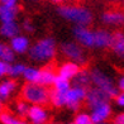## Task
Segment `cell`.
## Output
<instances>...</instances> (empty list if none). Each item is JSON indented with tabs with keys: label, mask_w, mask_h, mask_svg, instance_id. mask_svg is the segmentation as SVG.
Masks as SVG:
<instances>
[{
	"label": "cell",
	"mask_w": 124,
	"mask_h": 124,
	"mask_svg": "<svg viewBox=\"0 0 124 124\" xmlns=\"http://www.w3.org/2000/svg\"><path fill=\"white\" fill-rule=\"evenodd\" d=\"M101 22L106 27H122L124 25V10L123 9H108L101 14Z\"/></svg>",
	"instance_id": "ba28073f"
},
{
	"label": "cell",
	"mask_w": 124,
	"mask_h": 124,
	"mask_svg": "<svg viewBox=\"0 0 124 124\" xmlns=\"http://www.w3.org/2000/svg\"><path fill=\"white\" fill-rule=\"evenodd\" d=\"M51 3H53V4H57V5H63L67 0H49Z\"/></svg>",
	"instance_id": "e575fe53"
},
{
	"label": "cell",
	"mask_w": 124,
	"mask_h": 124,
	"mask_svg": "<svg viewBox=\"0 0 124 124\" xmlns=\"http://www.w3.org/2000/svg\"><path fill=\"white\" fill-rule=\"evenodd\" d=\"M16 14H18V8H9L0 5V22L1 23L15 22Z\"/></svg>",
	"instance_id": "d6986e66"
},
{
	"label": "cell",
	"mask_w": 124,
	"mask_h": 124,
	"mask_svg": "<svg viewBox=\"0 0 124 124\" xmlns=\"http://www.w3.org/2000/svg\"><path fill=\"white\" fill-rule=\"evenodd\" d=\"M113 42V33L108 29H96L94 31V48L106 49L110 48Z\"/></svg>",
	"instance_id": "8fae6325"
},
{
	"label": "cell",
	"mask_w": 124,
	"mask_h": 124,
	"mask_svg": "<svg viewBox=\"0 0 124 124\" xmlns=\"http://www.w3.org/2000/svg\"><path fill=\"white\" fill-rule=\"evenodd\" d=\"M75 124H95L91 119V115L87 114L85 111L77 113V115L75 116Z\"/></svg>",
	"instance_id": "83f0119b"
},
{
	"label": "cell",
	"mask_w": 124,
	"mask_h": 124,
	"mask_svg": "<svg viewBox=\"0 0 124 124\" xmlns=\"http://www.w3.org/2000/svg\"><path fill=\"white\" fill-rule=\"evenodd\" d=\"M113 124H124V111L116 114L113 118Z\"/></svg>",
	"instance_id": "d6a6232c"
},
{
	"label": "cell",
	"mask_w": 124,
	"mask_h": 124,
	"mask_svg": "<svg viewBox=\"0 0 124 124\" xmlns=\"http://www.w3.org/2000/svg\"><path fill=\"white\" fill-rule=\"evenodd\" d=\"M87 90L86 87L80 86H72L69 91L65 93V106H67L70 110H77L84 100H86Z\"/></svg>",
	"instance_id": "8992f818"
},
{
	"label": "cell",
	"mask_w": 124,
	"mask_h": 124,
	"mask_svg": "<svg viewBox=\"0 0 124 124\" xmlns=\"http://www.w3.org/2000/svg\"><path fill=\"white\" fill-rule=\"evenodd\" d=\"M16 90V82L13 78L9 80H4L0 82V98L1 100H8L12 95L14 94V91Z\"/></svg>",
	"instance_id": "e0dca14e"
},
{
	"label": "cell",
	"mask_w": 124,
	"mask_h": 124,
	"mask_svg": "<svg viewBox=\"0 0 124 124\" xmlns=\"http://www.w3.org/2000/svg\"><path fill=\"white\" fill-rule=\"evenodd\" d=\"M22 28H23L27 33H32L33 31H34V27H33V24H32L31 20H24L23 24H22Z\"/></svg>",
	"instance_id": "1f68e13d"
},
{
	"label": "cell",
	"mask_w": 124,
	"mask_h": 124,
	"mask_svg": "<svg viewBox=\"0 0 124 124\" xmlns=\"http://www.w3.org/2000/svg\"><path fill=\"white\" fill-rule=\"evenodd\" d=\"M0 58H1L4 62H7V63L10 65L15 60V52L12 49L10 46H4V49H3V53H1V57Z\"/></svg>",
	"instance_id": "4316f807"
},
{
	"label": "cell",
	"mask_w": 124,
	"mask_h": 124,
	"mask_svg": "<svg viewBox=\"0 0 124 124\" xmlns=\"http://www.w3.org/2000/svg\"><path fill=\"white\" fill-rule=\"evenodd\" d=\"M57 52V46L53 38H42L37 41L28 51L29 58L37 63H48L51 62Z\"/></svg>",
	"instance_id": "7a4b0ae2"
},
{
	"label": "cell",
	"mask_w": 124,
	"mask_h": 124,
	"mask_svg": "<svg viewBox=\"0 0 124 124\" xmlns=\"http://www.w3.org/2000/svg\"><path fill=\"white\" fill-rule=\"evenodd\" d=\"M29 109H31V105L28 101H25L24 99H20L15 103L14 105V110H15V114L23 118V116H27L28 113H29Z\"/></svg>",
	"instance_id": "cb8c5ba5"
},
{
	"label": "cell",
	"mask_w": 124,
	"mask_h": 124,
	"mask_svg": "<svg viewBox=\"0 0 124 124\" xmlns=\"http://www.w3.org/2000/svg\"><path fill=\"white\" fill-rule=\"evenodd\" d=\"M90 115L94 123H103V122H108L111 116V105L109 103L98 105L95 108L90 109Z\"/></svg>",
	"instance_id": "7c38bea8"
},
{
	"label": "cell",
	"mask_w": 124,
	"mask_h": 124,
	"mask_svg": "<svg viewBox=\"0 0 124 124\" xmlns=\"http://www.w3.org/2000/svg\"><path fill=\"white\" fill-rule=\"evenodd\" d=\"M80 71H81V69H80V65L78 63H76L74 61H67L58 67L57 75L63 78H67V80H74Z\"/></svg>",
	"instance_id": "5bb4252c"
},
{
	"label": "cell",
	"mask_w": 124,
	"mask_h": 124,
	"mask_svg": "<svg viewBox=\"0 0 124 124\" xmlns=\"http://www.w3.org/2000/svg\"><path fill=\"white\" fill-rule=\"evenodd\" d=\"M56 78H57V74H56V71L52 69V67H43L41 70V75H39V80H38V84H41L43 86H53V84L56 81Z\"/></svg>",
	"instance_id": "2e32d148"
},
{
	"label": "cell",
	"mask_w": 124,
	"mask_h": 124,
	"mask_svg": "<svg viewBox=\"0 0 124 124\" xmlns=\"http://www.w3.org/2000/svg\"><path fill=\"white\" fill-rule=\"evenodd\" d=\"M31 1H38V0H31Z\"/></svg>",
	"instance_id": "b9f144b4"
},
{
	"label": "cell",
	"mask_w": 124,
	"mask_h": 124,
	"mask_svg": "<svg viewBox=\"0 0 124 124\" xmlns=\"http://www.w3.org/2000/svg\"><path fill=\"white\" fill-rule=\"evenodd\" d=\"M3 109H4V105H3V100H1V98H0V114H1V113L4 111Z\"/></svg>",
	"instance_id": "8d00e7d4"
},
{
	"label": "cell",
	"mask_w": 124,
	"mask_h": 124,
	"mask_svg": "<svg viewBox=\"0 0 124 124\" xmlns=\"http://www.w3.org/2000/svg\"><path fill=\"white\" fill-rule=\"evenodd\" d=\"M27 118L29 124H47L49 114L43 105H32Z\"/></svg>",
	"instance_id": "30bf717a"
},
{
	"label": "cell",
	"mask_w": 124,
	"mask_h": 124,
	"mask_svg": "<svg viewBox=\"0 0 124 124\" xmlns=\"http://www.w3.org/2000/svg\"><path fill=\"white\" fill-rule=\"evenodd\" d=\"M72 81H74V86L87 87L90 84H91V75H90V71L81 70Z\"/></svg>",
	"instance_id": "ffe728a7"
},
{
	"label": "cell",
	"mask_w": 124,
	"mask_h": 124,
	"mask_svg": "<svg viewBox=\"0 0 124 124\" xmlns=\"http://www.w3.org/2000/svg\"><path fill=\"white\" fill-rule=\"evenodd\" d=\"M116 85H118V89H119V91H124V74H123L119 78H118Z\"/></svg>",
	"instance_id": "836d02e7"
},
{
	"label": "cell",
	"mask_w": 124,
	"mask_h": 124,
	"mask_svg": "<svg viewBox=\"0 0 124 124\" xmlns=\"http://www.w3.org/2000/svg\"><path fill=\"white\" fill-rule=\"evenodd\" d=\"M10 47L14 51L15 53H19V54H23L25 52H28L31 48V42L25 36H22V34H18L16 37L10 39Z\"/></svg>",
	"instance_id": "9a60e30c"
},
{
	"label": "cell",
	"mask_w": 124,
	"mask_h": 124,
	"mask_svg": "<svg viewBox=\"0 0 124 124\" xmlns=\"http://www.w3.org/2000/svg\"><path fill=\"white\" fill-rule=\"evenodd\" d=\"M71 89V84H70V80H67V78H63L57 75V78H56V81L53 84V90L57 93H62L65 94L67 93L69 90Z\"/></svg>",
	"instance_id": "603a6c76"
},
{
	"label": "cell",
	"mask_w": 124,
	"mask_h": 124,
	"mask_svg": "<svg viewBox=\"0 0 124 124\" xmlns=\"http://www.w3.org/2000/svg\"><path fill=\"white\" fill-rule=\"evenodd\" d=\"M39 75H41V70L39 69H36V67H27L23 77L28 84H38Z\"/></svg>",
	"instance_id": "7402d4cb"
},
{
	"label": "cell",
	"mask_w": 124,
	"mask_h": 124,
	"mask_svg": "<svg viewBox=\"0 0 124 124\" xmlns=\"http://www.w3.org/2000/svg\"><path fill=\"white\" fill-rule=\"evenodd\" d=\"M9 70H10V65L0 58V78L9 75Z\"/></svg>",
	"instance_id": "f1b7e54d"
},
{
	"label": "cell",
	"mask_w": 124,
	"mask_h": 124,
	"mask_svg": "<svg viewBox=\"0 0 124 124\" xmlns=\"http://www.w3.org/2000/svg\"><path fill=\"white\" fill-rule=\"evenodd\" d=\"M95 124H109L108 122H103V123H95Z\"/></svg>",
	"instance_id": "f35d334b"
},
{
	"label": "cell",
	"mask_w": 124,
	"mask_h": 124,
	"mask_svg": "<svg viewBox=\"0 0 124 124\" xmlns=\"http://www.w3.org/2000/svg\"><path fill=\"white\" fill-rule=\"evenodd\" d=\"M90 75H91V84L93 85L95 87L103 90L111 99L115 98L119 94V89H118V85L115 84L114 78L111 76H109V74H106L103 69L95 67V69H93L90 71Z\"/></svg>",
	"instance_id": "277c9868"
},
{
	"label": "cell",
	"mask_w": 124,
	"mask_h": 124,
	"mask_svg": "<svg viewBox=\"0 0 124 124\" xmlns=\"http://www.w3.org/2000/svg\"><path fill=\"white\" fill-rule=\"evenodd\" d=\"M74 37L78 44H81L84 48H94V31L89 27H78L74 28Z\"/></svg>",
	"instance_id": "52a82bcc"
},
{
	"label": "cell",
	"mask_w": 124,
	"mask_h": 124,
	"mask_svg": "<svg viewBox=\"0 0 124 124\" xmlns=\"http://www.w3.org/2000/svg\"><path fill=\"white\" fill-rule=\"evenodd\" d=\"M51 104L56 108H62L65 106V94L62 93H57V91H53L51 93Z\"/></svg>",
	"instance_id": "484cf974"
},
{
	"label": "cell",
	"mask_w": 124,
	"mask_h": 124,
	"mask_svg": "<svg viewBox=\"0 0 124 124\" xmlns=\"http://www.w3.org/2000/svg\"><path fill=\"white\" fill-rule=\"evenodd\" d=\"M115 105L120 109H124V91H119V94L114 98Z\"/></svg>",
	"instance_id": "f546056e"
},
{
	"label": "cell",
	"mask_w": 124,
	"mask_h": 124,
	"mask_svg": "<svg viewBox=\"0 0 124 124\" xmlns=\"http://www.w3.org/2000/svg\"><path fill=\"white\" fill-rule=\"evenodd\" d=\"M109 3H111V4H122L124 0H108Z\"/></svg>",
	"instance_id": "d590c367"
},
{
	"label": "cell",
	"mask_w": 124,
	"mask_h": 124,
	"mask_svg": "<svg viewBox=\"0 0 124 124\" xmlns=\"http://www.w3.org/2000/svg\"><path fill=\"white\" fill-rule=\"evenodd\" d=\"M61 52L66 58H69L70 61H74L76 63L81 65L85 63L86 61V54H85V49L81 44H78L76 41H66L61 44Z\"/></svg>",
	"instance_id": "5b68a950"
},
{
	"label": "cell",
	"mask_w": 124,
	"mask_h": 124,
	"mask_svg": "<svg viewBox=\"0 0 124 124\" xmlns=\"http://www.w3.org/2000/svg\"><path fill=\"white\" fill-rule=\"evenodd\" d=\"M27 69V66L24 63H14V65H10V70H9V76L12 78L15 77H19V76H23L24 75V71Z\"/></svg>",
	"instance_id": "d4e9b609"
},
{
	"label": "cell",
	"mask_w": 124,
	"mask_h": 124,
	"mask_svg": "<svg viewBox=\"0 0 124 124\" xmlns=\"http://www.w3.org/2000/svg\"><path fill=\"white\" fill-rule=\"evenodd\" d=\"M57 13L61 18L70 23L78 25V27H89L93 23L94 15L91 10L84 5L78 4H63L60 5L57 9Z\"/></svg>",
	"instance_id": "6da1fadb"
},
{
	"label": "cell",
	"mask_w": 124,
	"mask_h": 124,
	"mask_svg": "<svg viewBox=\"0 0 124 124\" xmlns=\"http://www.w3.org/2000/svg\"><path fill=\"white\" fill-rule=\"evenodd\" d=\"M70 124H75V123H70Z\"/></svg>",
	"instance_id": "7bdbcfd3"
},
{
	"label": "cell",
	"mask_w": 124,
	"mask_h": 124,
	"mask_svg": "<svg viewBox=\"0 0 124 124\" xmlns=\"http://www.w3.org/2000/svg\"><path fill=\"white\" fill-rule=\"evenodd\" d=\"M3 49H4V46L0 43V57H1V53H3Z\"/></svg>",
	"instance_id": "74e56055"
},
{
	"label": "cell",
	"mask_w": 124,
	"mask_h": 124,
	"mask_svg": "<svg viewBox=\"0 0 124 124\" xmlns=\"http://www.w3.org/2000/svg\"><path fill=\"white\" fill-rule=\"evenodd\" d=\"M122 9H123V10H124V1H123V3H122Z\"/></svg>",
	"instance_id": "ab89813d"
},
{
	"label": "cell",
	"mask_w": 124,
	"mask_h": 124,
	"mask_svg": "<svg viewBox=\"0 0 124 124\" xmlns=\"http://www.w3.org/2000/svg\"><path fill=\"white\" fill-rule=\"evenodd\" d=\"M71 1H75V3H77V1H81V0H71Z\"/></svg>",
	"instance_id": "60d3db41"
},
{
	"label": "cell",
	"mask_w": 124,
	"mask_h": 124,
	"mask_svg": "<svg viewBox=\"0 0 124 124\" xmlns=\"http://www.w3.org/2000/svg\"><path fill=\"white\" fill-rule=\"evenodd\" d=\"M110 49L116 60L124 62V33L123 32L116 31L113 33V42H111Z\"/></svg>",
	"instance_id": "4fadbf2b"
},
{
	"label": "cell",
	"mask_w": 124,
	"mask_h": 124,
	"mask_svg": "<svg viewBox=\"0 0 124 124\" xmlns=\"http://www.w3.org/2000/svg\"><path fill=\"white\" fill-rule=\"evenodd\" d=\"M0 5L9 8H18V0H0Z\"/></svg>",
	"instance_id": "4dcf8cb0"
},
{
	"label": "cell",
	"mask_w": 124,
	"mask_h": 124,
	"mask_svg": "<svg viewBox=\"0 0 124 124\" xmlns=\"http://www.w3.org/2000/svg\"><path fill=\"white\" fill-rule=\"evenodd\" d=\"M22 99L32 105H46L51 101V91L41 84H25L22 87Z\"/></svg>",
	"instance_id": "3957f363"
},
{
	"label": "cell",
	"mask_w": 124,
	"mask_h": 124,
	"mask_svg": "<svg viewBox=\"0 0 124 124\" xmlns=\"http://www.w3.org/2000/svg\"><path fill=\"white\" fill-rule=\"evenodd\" d=\"M110 96L106 93H104L103 90H100L98 87L93 86L91 89L87 90V95H86V104L90 109L95 108L98 105H101V104H105V103H109L110 101Z\"/></svg>",
	"instance_id": "9c48e42d"
},
{
	"label": "cell",
	"mask_w": 124,
	"mask_h": 124,
	"mask_svg": "<svg viewBox=\"0 0 124 124\" xmlns=\"http://www.w3.org/2000/svg\"><path fill=\"white\" fill-rule=\"evenodd\" d=\"M0 124H28L20 116L14 115L10 111H3L0 114Z\"/></svg>",
	"instance_id": "44dd1931"
},
{
	"label": "cell",
	"mask_w": 124,
	"mask_h": 124,
	"mask_svg": "<svg viewBox=\"0 0 124 124\" xmlns=\"http://www.w3.org/2000/svg\"><path fill=\"white\" fill-rule=\"evenodd\" d=\"M19 24L16 22H9V23H1V27H0V34H1L4 38H9L12 39L14 37H16L19 34Z\"/></svg>",
	"instance_id": "ac0fdd59"
}]
</instances>
